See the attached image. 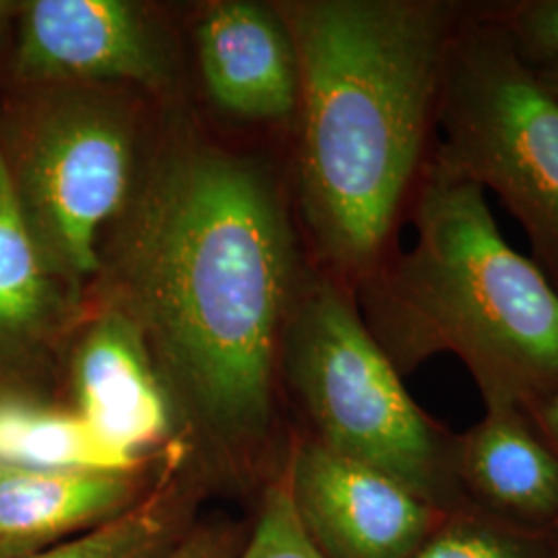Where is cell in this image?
<instances>
[{"instance_id": "obj_1", "label": "cell", "mask_w": 558, "mask_h": 558, "mask_svg": "<svg viewBox=\"0 0 558 558\" xmlns=\"http://www.w3.org/2000/svg\"><path fill=\"white\" fill-rule=\"evenodd\" d=\"M117 221L108 308L137 327L156 371L214 439H263L276 362L306 281L274 179L205 141H174Z\"/></svg>"}, {"instance_id": "obj_2", "label": "cell", "mask_w": 558, "mask_h": 558, "mask_svg": "<svg viewBox=\"0 0 558 558\" xmlns=\"http://www.w3.org/2000/svg\"><path fill=\"white\" fill-rule=\"evenodd\" d=\"M299 64L300 205L320 259L373 276L433 158L440 81L470 15L456 0H292L276 7Z\"/></svg>"}, {"instance_id": "obj_3", "label": "cell", "mask_w": 558, "mask_h": 558, "mask_svg": "<svg viewBox=\"0 0 558 558\" xmlns=\"http://www.w3.org/2000/svg\"><path fill=\"white\" fill-rule=\"evenodd\" d=\"M414 246L360 281L362 319L399 375L456 354L482 398L527 412L558 391V292L518 253L484 189L428 161L412 205Z\"/></svg>"}, {"instance_id": "obj_4", "label": "cell", "mask_w": 558, "mask_h": 558, "mask_svg": "<svg viewBox=\"0 0 558 558\" xmlns=\"http://www.w3.org/2000/svg\"><path fill=\"white\" fill-rule=\"evenodd\" d=\"M281 352L323 447L440 509L458 502L456 437L408 393L339 279L306 278Z\"/></svg>"}, {"instance_id": "obj_5", "label": "cell", "mask_w": 558, "mask_h": 558, "mask_svg": "<svg viewBox=\"0 0 558 558\" xmlns=\"http://www.w3.org/2000/svg\"><path fill=\"white\" fill-rule=\"evenodd\" d=\"M437 129L433 161L502 201L558 292V100L486 9L451 40Z\"/></svg>"}, {"instance_id": "obj_6", "label": "cell", "mask_w": 558, "mask_h": 558, "mask_svg": "<svg viewBox=\"0 0 558 558\" xmlns=\"http://www.w3.org/2000/svg\"><path fill=\"white\" fill-rule=\"evenodd\" d=\"M2 151L46 259L77 299L100 276L104 226L137 184L131 110L100 85H50Z\"/></svg>"}, {"instance_id": "obj_7", "label": "cell", "mask_w": 558, "mask_h": 558, "mask_svg": "<svg viewBox=\"0 0 558 558\" xmlns=\"http://www.w3.org/2000/svg\"><path fill=\"white\" fill-rule=\"evenodd\" d=\"M288 478L300 519L327 558H412L447 515L398 480L315 439L296 447Z\"/></svg>"}, {"instance_id": "obj_8", "label": "cell", "mask_w": 558, "mask_h": 558, "mask_svg": "<svg viewBox=\"0 0 558 558\" xmlns=\"http://www.w3.org/2000/svg\"><path fill=\"white\" fill-rule=\"evenodd\" d=\"M17 75L41 85H160L166 62L140 7L122 0H36L25 9Z\"/></svg>"}, {"instance_id": "obj_9", "label": "cell", "mask_w": 558, "mask_h": 558, "mask_svg": "<svg viewBox=\"0 0 558 558\" xmlns=\"http://www.w3.org/2000/svg\"><path fill=\"white\" fill-rule=\"evenodd\" d=\"M484 403V418L456 437L459 495L523 534H557V451L515 401L486 398Z\"/></svg>"}, {"instance_id": "obj_10", "label": "cell", "mask_w": 558, "mask_h": 558, "mask_svg": "<svg viewBox=\"0 0 558 558\" xmlns=\"http://www.w3.org/2000/svg\"><path fill=\"white\" fill-rule=\"evenodd\" d=\"M201 75L221 110L253 120L299 112V64L278 9L226 0L211 4L197 29Z\"/></svg>"}, {"instance_id": "obj_11", "label": "cell", "mask_w": 558, "mask_h": 558, "mask_svg": "<svg viewBox=\"0 0 558 558\" xmlns=\"http://www.w3.org/2000/svg\"><path fill=\"white\" fill-rule=\"evenodd\" d=\"M81 418L108 447L140 459L168 428L158 371L137 327L114 308L92 323L75 356Z\"/></svg>"}, {"instance_id": "obj_12", "label": "cell", "mask_w": 558, "mask_h": 558, "mask_svg": "<svg viewBox=\"0 0 558 558\" xmlns=\"http://www.w3.org/2000/svg\"><path fill=\"white\" fill-rule=\"evenodd\" d=\"M135 474L50 472L0 465V558H21L54 539L94 530L140 497Z\"/></svg>"}, {"instance_id": "obj_13", "label": "cell", "mask_w": 558, "mask_h": 558, "mask_svg": "<svg viewBox=\"0 0 558 558\" xmlns=\"http://www.w3.org/2000/svg\"><path fill=\"white\" fill-rule=\"evenodd\" d=\"M62 288L23 211L0 145V348L25 345L50 331L64 313Z\"/></svg>"}, {"instance_id": "obj_14", "label": "cell", "mask_w": 558, "mask_h": 558, "mask_svg": "<svg viewBox=\"0 0 558 558\" xmlns=\"http://www.w3.org/2000/svg\"><path fill=\"white\" fill-rule=\"evenodd\" d=\"M0 465L135 474L140 459L108 447L80 414L4 398L0 399Z\"/></svg>"}, {"instance_id": "obj_15", "label": "cell", "mask_w": 558, "mask_h": 558, "mask_svg": "<svg viewBox=\"0 0 558 558\" xmlns=\"http://www.w3.org/2000/svg\"><path fill=\"white\" fill-rule=\"evenodd\" d=\"M177 463L163 472L156 488L83 536L48 546L21 558H156L170 548L179 527L180 490Z\"/></svg>"}, {"instance_id": "obj_16", "label": "cell", "mask_w": 558, "mask_h": 558, "mask_svg": "<svg viewBox=\"0 0 558 558\" xmlns=\"http://www.w3.org/2000/svg\"><path fill=\"white\" fill-rule=\"evenodd\" d=\"M544 539L476 509H449L412 558H550Z\"/></svg>"}, {"instance_id": "obj_17", "label": "cell", "mask_w": 558, "mask_h": 558, "mask_svg": "<svg viewBox=\"0 0 558 558\" xmlns=\"http://www.w3.org/2000/svg\"><path fill=\"white\" fill-rule=\"evenodd\" d=\"M240 558H327L300 519L288 470L267 488L255 534Z\"/></svg>"}, {"instance_id": "obj_18", "label": "cell", "mask_w": 558, "mask_h": 558, "mask_svg": "<svg viewBox=\"0 0 558 558\" xmlns=\"http://www.w3.org/2000/svg\"><path fill=\"white\" fill-rule=\"evenodd\" d=\"M486 15L534 69L558 62V0L511 2L502 9H486Z\"/></svg>"}, {"instance_id": "obj_19", "label": "cell", "mask_w": 558, "mask_h": 558, "mask_svg": "<svg viewBox=\"0 0 558 558\" xmlns=\"http://www.w3.org/2000/svg\"><path fill=\"white\" fill-rule=\"evenodd\" d=\"M236 539L226 527H201L177 544L166 558H230Z\"/></svg>"}, {"instance_id": "obj_20", "label": "cell", "mask_w": 558, "mask_h": 558, "mask_svg": "<svg viewBox=\"0 0 558 558\" xmlns=\"http://www.w3.org/2000/svg\"><path fill=\"white\" fill-rule=\"evenodd\" d=\"M530 416L536 422L544 439L548 440L558 453V391L536 410H532Z\"/></svg>"}, {"instance_id": "obj_21", "label": "cell", "mask_w": 558, "mask_h": 558, "mask_svg": "<svg viewBox=\"0 0 558 558\" xmlns=\"http://www.w3.org/2000/svg\"><path fill=\"white\" fill-rule=\"evenodd\" d=\"M536 75L542 81V85L558 100V62L546 64V66H538Z\"/></svg>"}, {"instance_id": "obj_22", "label": "cell", "mask_w": 558, "mask_h": 558, "mask_svg": "<svg viewBox=\"0 0 558 558\" xmlns=\"http://www.w3.org/2000/svg\"><path fill=\"white\" fill-rule=\"evenodd\" d=\"M7 9H9V4H7V2H0V21H2V17H4Z\"/></svg>"}]
</instances>
